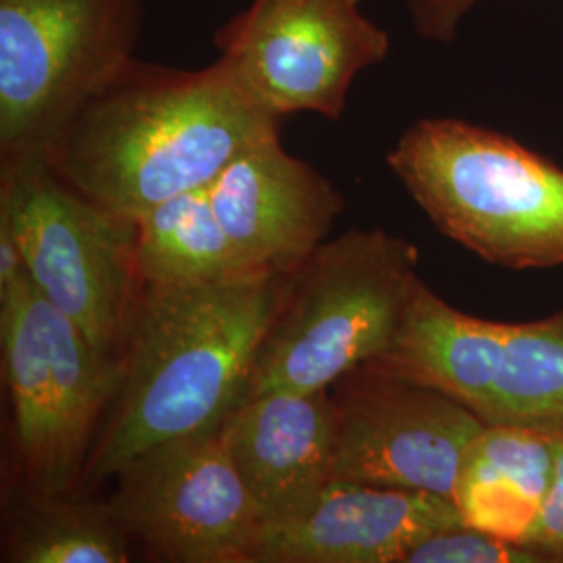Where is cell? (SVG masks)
Masks as SVG:
<instances>
[{
  "label": "cell",
  "instance_id": "1",
  "mask_svg": "<svg viewBox=\"0 0 563 563\" xmlns=\"http://www.w3.org/2000/svg\"><path fill=\"white\" fill-rule=\"evenodd\" d=\"M220 57L176 69L136 57L81 104L46 162L88 199L130 222L178 195L209 188L260 142L280 136Z\"/></svg>",
  "mask_w": 563,
  "mask_h": 563
},
{
  "label": "cell",
  "instance_id": "2",
  "mask_svg": "<svg viewBox=\"0 0 563 563\" xmlns=\"http://www.w3.org/2000/svg\"><path fill=\"white\" fill-rule=\"evenodd\" d=\"M288 276L144 288L121 355L120 386L80 486L111 481L163 443L223 422L244 399Z\"/></svg>",
  "mask_w": 563,
  "mask_h": 563
},
{
  "label": "cell",
  "instance_id": "3",
  "mask_svg": "<svg viewBox=\"0 0 563 563\" xmlns=\"http://www.w3.org/2000/svg\"><path fill=\"white\" fill-rule=\"evenodd\" d=\"M437 230L505 269L563 265V169L501 132L416 121L386 155Z\"/></svg>",
  "mask_w": 563,
  "mask_h": 563
},
{
  "label": "cell",
  "instance_id": "4",
  "mask_svg": "<svg viewBox=\"0 0 563 563\" xmlns=\"http://www.w3.org/2000/svg\"><path fill=\"white\" fill-rule=\"evenodd\" d=\"M418 255L416 244L384 230H349L323 242L288 276L244 399L332 388L383 355L422 280Z\"/></svg>",
  "mask_w": 563,
  "mask_h": 563
},
{
  "label": "cell",
  "instance_id": "5",
  "mask_svg": "<svg viewBox=\"0 0 563 563\" xmlns=\"http://www.w3.org/2000/svg\"><path fill=\"white\" fill-rule=\"evenodd\" d=\"M0 225L42 297L121 360L142 295L139 225L88 199L42 157L2 165Z\"/></svg>",
  "mask_w": 563,
  "mask_h": 563
},
{
  "label": "cell",
  "instance_id": "6",
  "mask_svg": "<svg viewBox=\"0 0 563 563\" xmlns=\"http://www.w3.org/2000/svg\"><path fill=\"white\" fill-rule=\"evenodd\" d=\"M0 339L21 484L76 493L120 386L121 360L101 353L32 278L0 295Z\"/></svg>",
  "mask_w": 563,
  "mask_h": 563
},
{
  "label": "cell",
  "instance_id": "7",
  "mask_svg": "<svg viewBox=\"0 0 563 563\" xmlns=\"http://www.w3.org/2000/svg\"><path fill=\"white\" fill-rule=\"evenodd\" d=\"M144 0H0V162L46 159L134 59Z\"/></svg>",
  "mask_w": 563,
  "mask_h": 563
},
{
  "label": "cell",
  "instance_id": "8",
  "mask_svg": "<svg viewBox=\"0 0 563 563\" xmlns=\"http://www.w3.org/2000/svg\"><path fill=\"white\" fill-rule=\"evenodd\" d=\"M242 86L284 118L341 120L353 80L390 51L362 0H253L216 34Z\"/></svg>",
  "mask_w": 563,
  "mask_h": 563
},
{
  "label": "cell",
  "instance_id": "9",
  "mask_svg": "<svg viewBox=\"0 0 563 563\" xmlns=\"http://www.w3.org/2000/svg\"><path fill=\"white\" fill-rule=\"evenodd\" d=\"M113 481L109 507L153 560H253L263 523L232 462L225 420L142 453Z\"/></svg>",
  "mask_w": 563,
  "mask_h": 563
},
{
  "label": "cell",
  "instance_id": "10",
  "mask_svg": "<svg viewBox=\"0 0 563 563\" xmlns=\"http://www.w3.org/2000/svg\"><path fill=\"white\" fill-rule=\"evenodd\" d=\"M332 478L441 495L453 501L463 460L484 422L462 402L372 365L334 390Z\"/></svg>",
  "mask_w": 563,
  "mask_h": 563
},
{
  "label": "cell",
  "instance_id": "11",
  "mask_svg": "<svg viewBox=\"0 0 563 563\" xmlns=\"http://www.w3.org/2000/svg\"><path fill=\"white\" fill-rule=\"evenodd\" d=\"M246 274L290 276L322 246L344 209L341 192L280 136L230 163L207 188Z\"/></svg>",
  "mask_w": 563,
  "mask_h": 563
},
{
  "label": "cell",
  "instance_id": "12",
  "mask_svg": "<svg viewBox=\"0 0 563 563\" xmlns=\"http://www.w3.org/2000/svg\"><path fill=\"white\" fill-rule=\"evenodd\" d=\"M457 526V507L441 495L330 481L297 516L263 528L251 563H402Z\"/></svg>",
  "mask_w": 563,
  "mask_h": 563
},
{
  "label": "cell",
  "instance_id": "13",
  "mask_svg": "<svg viewBox=\"0 0 563 563\" xmlns=\"http://www.w3.org/2000/svg\"><path fill=\"white\" fill-rule=\"evenodd\" d=\"M225 441L263 528L290 520L334 481L330 388L244 399L225 418Z\"/></svg>",
  "mask_w": 563,
  "mask_h": 563
},
{
  "label": "cell",
  "instance_id": "14",
  "mask_svg": "<svg viewBox=\"0 0 563 563\" xmlns=\"http://www.w3.org/2000/svg\"><path fill=\"white\" fill-rule=\"evenodd\" d=\"M511 322L463 313L418 282L383 355L365 365L439 390L490 422Z\"/></svg>",
  "mask_w": 563,
  "mask_h": 563
},
{
  "label": "cell",
  "instance_id": "15",
  "mask_svg": "<svg viewBox=\"0 0 563 563\" xmlns=\"http://www.w3.org/2000/svg\"><path fill=\"white\" fill-rule=\"evenodd\" d=\"M555 472V434L518 423H484L453 490L463 523L511 543L537 532Z\"/></svg>",
  "mask_w": 563,
  "mask_h": 563
},
{
  "label": "cell",
  "instance_id": "16",
  "mask_svg": "<svg viewBox=\"0 0 563 563\" xmlns=\"http://www.w3.org/2000/svg\"><path fill=\"white\" fill-rule=\"evenodd\" d=\"M2 562H132V539L109 504H88L76 493H41L13 486L4 499Z\"/></svg>",
  "mask_w": 563,
  "mask_h": 563
},
{
  "label": "cell",
  "instance_id": "17",
  "mask_svg": "<svg viewBox=\"0 0 563 563\" xmlns=\"http://www.w3.org/2000/svg\"><path fill=\"white\" fill-rule=\"evenodd\" d=\"M144 288H176L249 276L223 232L207 188L157 205L136 222Z\"/></svg>",
  "mask_w": 563,
  "mask_h": 563
},
{
  "label": "cell",
  "instance_id": "18",
  "mask_svg": "<svg viewBox=\"0 0 563 563\" xmlns=\"http://www.w3.org/2000/svg\"><path fill=\"white\" fill-rule=\"evenodd\" d=\"M488 423L563 434V309L541 320L511 322Z\"/></svg>",
  "mask_w": 563,
  "mask_h": 563
},
{
  "label": "cell",
  "instance_id": "19",
  "mask_svg": "<svg viewBox=\"0 0 563 563\" xmlns=\"http://www.w3.org/2000/svg\"><path fill=\"white\" fill-rule=\"evenodd\" d=\"M402 563H549L539 551L483 530L457 526L416 544Z\"/></svg>",
  "mask_w": 563,
  "mask_h": 563
},
{
  "label": "cell",
  "instance_id": "20",
  "mask_svg": "<svg viewBox=\"0 0 563 563\" xmlns=\"http://www.w3.org/2000/svg\"><path fill=\"white\" fill-rule=\"evenodd\" d=\"M530 547L547 562H563V434L555 437V472Z\"/></svg>",
  "mask_w": 563,
  "mask_h": 563
},
{
  "label": "cell",
  "instance_id": "21",
  "mask_svg": "<svg viewBox=\"0 0 563 563\" xmlns=\"http://www.w3.org/2000/svg\"><path fill=\"white\" fill-rule=\"evenodd\" d=\"M476 0H405L416 32L426 41L455 38L465 13Z\"/></svg>",
  "mask_w": 563,
  "mask_h": 563
}]
</instances>
